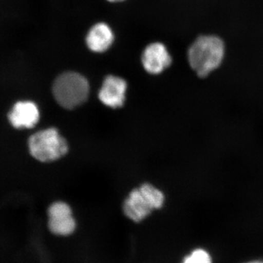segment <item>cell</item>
<instances>
[{
  "label": "cell",
  "mask_w": 263,
  "mask_h": 263,
  "mask_svg": "<svg viewBox=\"0 0 263 263\" xmlns=\"http://www.w3.org/2000/svg\"><path fill=\"white\" fill-rule=\"evenodd\" d=\"M127 83L117 76H109L105 78L99 92L100 101L112 108L122 107L125 100Z\"/></svg>",
  "instance_id": "cell-8"
},
{
  "label": "cell",
  "mask_w": 263,
  "mask_h": 263,
  "mask_svg": "<svg viewBox=\"0 0 263 263\" xmlns=\"http://www.w3.org/2000/svg\"><path fill=\"white\" fill-rule=\"evenodd\" d=\"M108 1L111 2V3H115V2L123 1V0H108Z\"/></svg>",
  "instance_id": "cell-12"
},
{
  "label": "cell",
  "mask_w": 263,
  "mask_h": 263,
  "mask_svg": "<svg viewBox=\"0 0 263 263\" xmlns=\"http://www.w3.org/2000/svg\"><path fill=\"white\" fill-rule=\"evenodd\" d=\"M31 155L40 162H52L61 158L68 151L65 138L55 128L37 132L29 138Z\"/></svg>",
  "instance_id": "cell-3"
},
{
  "label": "cell",
  "mask_w": 263,
  "mask_h": 263,
  "mask_svg": "<svg viewBox=\"0 0 263 263\" xmlns=\"http://www.w3.org/2000/svg\"><path fill=\"white\" fill-rule=\"evenodd\" d=\"M172 59L168 51L160 43H152L147 46L142 56V63L147 72L157 75L171 65Z\"/></svg>",
  "instance_id": "cell-6"
},
{
  "label": "cell",
  "mask_w": 263,
  "mask_h": 263,
  "mask_svg": "<svg viewBox=\"0 0 263 263\" xmlns=\"http://www.w3.org/2000/svg\"><path fill=\"white\" fill-rule=\"evenodd\" d=\"M89 93V82L77 72H65L53 83V97L64 108L73 109L79 106L87 100Z\"/></svg>",
  "instance_id": "cell-2"
},
{
  "label": "cell",
  "mask_w": 263,
  "mask_h": 263,
  "mask_svg": "<svg viewBox=\"0 0 263 263\" xmlns=\"http://www.w3.org/2000/svg\"><path fill=\"white\" fill-rule=\"evenodd\" d=\"M239 263H263V258H254L247 259Z\"/></svg>",
  "instance_id": "cell-11"
},
{
  "label": "cell",
  "mask_w": 263,
  "mask_h": 263,
  "mask_svg": "<svg viewBox=\"0 0 263 263\" xmlns=\"http://www.w3.org/2000/svg\"><path fill=\"white\" fill-rule=\"evenodd\" d=\"M181 263H214V258L206 247H197L183 257Z\"/></svg>",
  "instance_id": "cell-10"
},
{
  "label": "cell",
  "mask_w": 263,
  "mask_h": 263,
  "mask_svg": "<svg viewBox=\"0 0 263 263\" xmlns=\"http://www.w3.org/2000/svg\"><path fill=\"white\" fill-rule=\"evenodd\" d=\"M123 209L129 219L138 222L145 219L152 211L157 209V206L146 189L141 186L129 194L124 201Z\"/></svg>",
  "instance_id": "cell-4"
},
{
  "label": "cell",
  "mask_w": 263,
  "mask_h": 263,
  "mask_svg": "<svg viewBox=\"0 0 263 263\" xmlns=\"http://www.w3.org/2000/svg\"><path fill=\"white\" fill-rule=\"evenodd\" d=\"M86 44L91 51L102 53L107 51L114 42V33L106 24H97L86 37Z\"/></svg>",
  "instance_id": "cell-9"
},
{
  "label": "cell",
  "mask_w": 263,
  "mask_h": 263,
  "mask_svg": "<svg viewBox=\"0 0 263 263\" xmlns=\"http://www.w3.org/2000/svg\"><path fill=\"white\" fill-rule=\"evenodd\" d=\"M39 119V109L32 101L17 102L8 114L10 124L15 129H30L37 124Z\"/></svg>",
  "instance_id": "cell-7"
},
{
  "label": "cell",
  "mask_w": 263,
  "mask_h": 263,
  "mask_svg": "<svg viewBox=\"0 0 263 263\" xmlns=\"http://www.w3.org/2000/svg\"><path fill=\"white\" fill-rule=\"evenodd\" d=\"M224 55V45L220 38L201 36L190 46L188 60L197 76L205 78L219 67Z\"/></svg>",
  "instance_id": "cell-1"
},
{
  "label": "cell",
  "mask_w": 263,
  "mask_h": 263,
  "mask_svg": "<svg viewBox=\"0 0 263 263\" xmlns=\"http://www.w3.org/2000/svg\"><path fill=\"white\" fill-rule=\"evenodd\" d=\"M48 228L53 234L68 235L76 229V221L72 211L67 204L57 202L52 204L48 211Z\"/></svg>",
  "instance_id": "cell-5"
}]
</instances>
